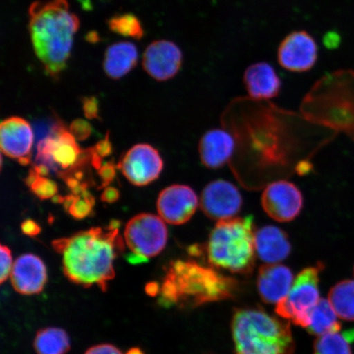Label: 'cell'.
I'll list each match as a JSON object with an SVG mask.
<instances>
[{
	"mask_svg": "<svg viewBox=\"0 0 354 354\" xmlns=\"http://www.w3.org/2000/svg\"><path fill=\"white\" fill-rule=\"evenodd\" d=\"M52 245L63 257L64 272L70 281L86 288L97 286L103 291L114 278V261L124 250L118 228L110 224L57 239Z\"/></svg>",
	"mask_w": 354,
	"mask_h": 354,
	"instance_id": "obj_1",
	"label": "cell"
},
{
	"mask_svg": "<svg viewBox=\"0 0 354 354\" xmlns=\"http://www.w3.org/2000/svg\"><path fill=\"white\" fill-rule=\"evenodd\" d=\"M35 54L48 77L59 80L68 66L80 20L66 0H37L28 10Z\"/></svg>",
	"mask_w": 354,
	"mask_h": 354,
	"instance_id": "obj_2",
	"label": "cell"
},
{
	"mask_svg": "<svg viewBox=\"0 0 354 354\" xmlns=\"http://www.w3.org/2000/svg\"><path fill=\"white\" fill-rule=\"evenodd\" d=\"M238 289L234 279L196 261L178 259L166 268L158 301L165 308H194L232 299Z\"/></svg>",
	"mask_w": 354,
	"mask_h": 354,
	"instance_id": "obj_3",
	"label": "cell"
},
{
	"mask_svg": "<svg viewBox=\"0 0 354 354\" xmlns=\"http://www.w3.org/2000/svg\"><path fill=\"white\" fill-rule=\"evenodd\" d=\"M301 109L311 120L336 128L354 140V71L326 74L305 96Z\"/></svg>",
	"mask_w": 354,
	"mask_h": 354,
	"instance_id": "obj_4",
	"label": "cell"
},
{
	"mask_svg": "<svg viewBox=\"0 0 354 354\" xmlns=\"http://www.w3.org/2000/svg\"><path fill=\"white\" fill-rule=\"evenodd\" d=\"M236 354H294L289 322L260 308H242L232 323Z\"/></svg>",
	"mask_w": 354,
	"mask_h": 354,
	"instance_id": "obj_5",
	"label": "cell"
},
{
	"mask_svg": "<svg viewBox=\"0 0 354 354\" xmlns=\"http://www.w3.org/2000/svg\"><path fill=\"white\" fill-rule=\"evenodd\" d=\"M255 232L252 216L218 221L206 243L207 261L232 273H250L255 263Z\"/></svg>",
	"mask_w": 354,
	"mask_h": 354,
	"instance_id": "obj_6",
	"label": "cell"
},
{
	"mask_svg": "<svg viewBox=\"0 0 354 354\" xmlns=\"http://www.w3.org/2000/svg\"><path fill=\"white\" fill-rule=\"evenodd\" d=\"M322 263L308 267L296 277L289 294L277 304L276 312L295 324L306 327L308 314L320 300V273Z\"/></svg>",
	"mask_w": 354,
	"mask_h": 354,
	"instance_id": "obj_7",
	"label": "cell"
},
{
	"mask_svg": "<svg viewBox=\"0 0 354 354\" xmlns=\"http://www.w3.org/2000/svg\"><path fill=\"white\" fill-rule=\"evenodd\" d=\"M76 140L63 122H56L50 134L38 144L37 163L47 166L62 178L76 168L82 158L84 150Z\"/></svg>",
	"mask_w": 354,
	"mask_h": 354,
	"instance_id": "obj_8",
	"label": "cell"
},
{
	"mask_svg": "<svg viewBox=\"0 0 354 354\" xmlns=\"http://www.w3.org/2000/svg\"><path fill=\"white\" fill-rule=\"evenodd\" d=\"M124 236L132 254L148 259L165 250L168 232L165 221L159 216L141 214L128 221Z\"/></svg>",
	"mask_w": 354,
	"mask_h": 354,
	"instance_id": "obj_9",
	"label": "cell"
},
{
	"mask_svg": "<svg viewBox=\"0 0 354 354\" xmlns=\"http://www.w3.org/2000/svg\"><path fill=\"white\" fill-rule=\"evenodd\" d=\"M262 206L270 218L278 223H289L297 218L303 209V194L290 181L277 180L264 189Z\"/></svg>",
	"mask_w": 354,
	"mask_h": 354,
	"instance_id": "obj_10",
	"label": "cell"
},
{
	"mask_svg": "<svg viewBox=\"0 0 354 354\" xmlns=\"http://www.w3.org/2000/svg\"><path fill=\"white\" fill-rule=\"evenodd\" d=\"M118 167L131 184L145 187L158 178L163 169V162L153 146L139 144L128 150Z\"/></svg>",
	"mask_w": 354,
	"mask_h": 354,
	"instance_id": "obj_11",
	"label": "cell"
},
{
	"mask_svg": "<svg viewBox=\"0 0 354 354\" xmlns=\"http://www.w3.org/2000/svg\"><path fill=\"white\" fill-rule=\"evenodd\" d=\"M242 205L241 192L227 180L212 181L201 194V210L211 220L221 221L236 218Z\"/></svg>",
	"mask_w": 354,
	"mask_h": 354,
	"instance_id": "obj_12",
	"label": "cell"
},
{
	"mask_svg": "<svg viewBox=\"0 0 354 354\" xmlns=\"http://www.w3.org/2000/svg\"><path fill=\"white\" fill-rule=\"evenodd\" d=\"M277 59L282 68L290 72H308L317 63V44L306 30H295L281 42Z\"/></svg>",
	"mask_w": 354,
	"mask_h": 354,
	"instance_id": "obj_13",
	"label": "cell"
},
{
	"mask_svg": "<svg viewBox=\"0 0 354 354\" xmlns=\"http://www.w3.org/2000/svg\"><path fill=\"white\" fill-rule=\"evenodd\" d=\"M198 198L188 185H174L159 194L157 202L158 214L171 225L188 223L197 210Z\"/></svg>",
	"mask_w": 354,
	"mask_h": 354,
	"instance_id": "obj_14",
	"label": "cell"
},
{
	"mask_svg": "<svg viewBox=\"0 0 354 354\" xmlns=\"http://www.w3.org/2000/svg\"><path fill=\"white\" fill-rule=\"evenodd\" d=\"M183 53L176 44L166 39L153 41L146 48L142 59L143 68L158 82L168 81L180 72Z\"/></svg>",
	"mask_w": 354,
	"mask_h": 354,
	"instance_id": "obj_15",
	"label": "cell"
},
{
	"mask_svg": "<svg viewBox=\"0 0 354 354\" xmlns=\"http://www.w3.org/2000/svg\"><path fill=\"white\" fill-rule=\"evenodd\" d=\"M11 283L17 293L33 295L41 293L48 281L46 265L38 256L28 254L17 258L10 275Z\"/></svg>",
	"mask_w": 354,
	"mask_h": 354,
	"instance_id": "obj_16",
	"label": "cell"
},
{
	"mask_svg": "<svg viewBox=\"0 0 354 354\" xmlns=\"http://www.w3.org/2000/svg\"><path fill=\"white\" fill-rule=\"evenodd\" d=\"M34 133L30 123L19 117L6 119L0 126V147L6 156L21 159L30 158Z\"/></svg>",
	"mask_w": 354,
	"mask_h": 354,
	"instance_id": "obj_17",
	"label": "cell"
},
{
	"mask_svg": "<svg viewBox=\"0 0 354 354\" xmlns=\"http://www.w3.org/2000/svg\"><path fill=\"white\" fill-rule=\"evenodd\" d=\"M250 98L258 101H267L276 98L281 91L282 82L272 64L266 62L252 64L243 75Z\"/></svg>",
	"mask_w": 354,
	"mask_h": 354,
	"instance_id": "obj_18",
	"label": "cell"
},
{
	"mask_svg": "<svg viewBox=\"0 0 354 354\" xmlns=\"http://www.w3.org/2000/svg\"><path fill=\"white\" fill-rule=\"evenodd\" d=\"M258 290L261 298L267 304H278L284 299L294 283L291 270L279 263L267 264L259 272Z\"/></svg>",
	"mask_w": 354,
	"mask_h": 354,
	"instance_id": "obj_19",
	"label": "cell"
},
{
	"mask_svg": "<svg viewBox=\"0 0 354 354\" xmlns=\"http://www.w3.org/2000/svg\"><path fill=\"white\" fill-rule=\"evenodd\" d=\"M236 148L231 133L223 129H212L203 136L198 145L203 165L209 169H218L230 161Z\"/></svg>",
	"mask_w": 354,
	"mask_h": 354,
	"instance_id": "obj_20",
	"label": "cell"
},
{
	"mask_svg": "<svg viewBox=\"0 0 354 354\" xmlns=\"http://www.w3.org/2000/svg\"><path fill=\"white\" fill-rule=\"evenodd\" d=\"M255 250L257 256L264 263H279L290 254L291 243L283 230L266 225L255 232Z\"/></svg>",
	"mask_w": 354,
	"mask_h": 354,
	"instance_id": "obj_21",
	"label": "cell"
},
{
	"mask_svg": "<svg viewBox=\"0 0 354 354\" xmlns=\"http://www.w3.org/2000/svg\"><path fill=\"white\" fill-rule=\"evenodd\" d=\"M138 57V50L133 43L122 41L111 44L104 55V73L111 79H121L136 68Z\"/></svg>",
	"mask_w": 354,
	"mask_h": 354,
	"instance_id": "obj_22",
	"label": "cell"
},
{
	"mask_svg": "<svg viewBox=\"0 0 354 354\" xmlns=\"http://www.w3.org/2000/svg\"><path fill=\"white\" fill-rule=\"evenodd\" d=\"M310 334L321 336L342 330L339 317L329 300L320 299L308 314L307 326Z\"/></svg>",
	"mask_w": 354,
	"mask_h": 354,
	"instance_id": "obj_23",
	"label": "cell"
},
{
	"mask_svg": "<svg viewBox=\"0 0 354 354\" xmlns=\"http://www.w3.org/2000/svg\"><path fill=\"white\" fill-rule=\"evenodd\" d=\"M70 347L68 335L57 327L39 330L34 340V348L37 354H66Z\"/></svg>",
	"mask_w": 354,
	"mask_h": 354,
	"instance_id": "obj_24",
	"label": "cell"
},
{
	"mask_svg": "<svg viewBox=\"0 0 354 354\" xmlns=\"http://www.w3.org/2000/svg\"><path fill=\"white\" fill-rule=\"evenodd\" d=\"M328 300L340 319L354 322V281L344 280L332 287Z\"/></svg>",
	"mask_w": 354,
	"mask_h": 354,
	"instance_id": "obj_25",
	"label": "cell"
},
{
	"mask_svg": "<svg viewBox=\"0 0 354 354\" xmlns=\"http://www.w3.org/2000/svg\"><path fill=\"white\" fill-rule=\"evenodd\" d=\"M340 331L318 336L314 344V354H353L354 329Z\"/></svg>",
	"mask_w": 354,
	"mask_h": 354,
	"instance_id": "obj_26",
	"label": "cell"
},
{
	"mask_svg": "<svg viewBox=\"0 0 354 354\" xmlns=\"http://www.w3.org/2000/svg\"><path fill=\"white\" fill-rule=\"evenodd\" d=\"M107 25L111 32L135 39H142L145 35L142 24L133 13H122L110 17Z\"/></svg>",
	"mask_w": 354,
	"mask_h": 354,
	"instance_id": "obj_27",
	"label": "cell"
},
{
	"mask_svg": "<svg viewBox=\"0 0 354 354\" xmlns=\"http://www.w3.org/2000/svg\"><path fill=\"white\" fill-rule=\"evenodd\" d=\"M95 203V198L87 189L78 196H66L63 205L73 218L82 220L91 215Z\"/></svg>",
	"mask_w": 354,
	"mask_h": 354,
	"instance_id": "obj_28",
	"label": "cell"
},
{
	"mask_svg": "<svg viewBox=\"0 0 354 354\" xmlns=\"http://www.w3.org/2000/svg\"><path fill=\"white\" fill-rule=\"evenodd\" d=\"M35 196L39 198L48 199L53 198L57 193V185L55 181L48 178L46 176L38 175L29 187Z\"/></svg>",
	"mask_w": 354,
	"mask_h": 354,
	"instance_id": "obj_29",
	"label": "cell"
},
{
	"mask_svg": "<svg viewBox=\"0 0 354 354\" xmlns=\"http://www.w3.org/2000/svg\"><path fill=\"white\" fill-rule=\"evenodd\" d=\"M69 131L72 133L74 138L78 141L86 140L91 136L92 127L90 123L83 119L78 118L71 124Z\"/></svg>",
	"mask_w": 354,
	"mask_h": 354,
	"instance_id": "obj_30",
	"label": "cell"
},
{
	"mask_svg": "<svg viewBox=\"0 0 354 354\" xmlns=\"http://www.w3.org/2000/svg\"><path fill=\"white\" fill-rule=\"evenodd\" d=\"M1 252V274H0V281L6 282L8 277L11 275L12 270V253L10 248L1 245L0 248Z\"/></svg>",
	"mask_w": 354,
	"mask_h": 354,
	"instance_id": "obj_31",
	"label": "cell"
},
{
	"mask_svg": "<svg viewBox=\"0 0 354 354\" xmlns=\"http://www.w3.org/2000/svg\"><path fill=\"white\" fill-rule=\"evenodd\" d=\"M98 174L101 180V185L99 189H105L113 183L115 177H116V166L112 161L107 162L102 165L100 169L98 170Z\"/></svg>",
	"mask_w": 354,
	"mask_h": 354,
	"instance_id": "obj_32",
	"label": "cell"
},
{
	"mask_svg": "<svg viewBox=\"0 0 354 354\" xmlns=\"http://www.w3.org/2000/svg\"><path fill=\"white\" fill-rule=\"evenodd\" d=\"M84 114L88 119L100 118L99 100L95 96L84 97L82 99Z\"/></svg>",
	"mask_w": 354,
	"mask_h": 354,
	"instance_id": "obj_33",
	"label": "cell"
},
{
	"mask_svg": "<svg viewBox=\"0 0 354 354\" xmlns=\"http://www.w3.org/2000/svg\"><path fill=\"white\" fill-rule=\"evenodd\" d=\"M92 152L97 156L100 157L102 160L103 158L109 156L113 153V145L109 138V132L107 133L104 140L99 141L95 146L91 148Z\"/></svg>",
	"mask_w": 354,
	"mask_h": 354,
	"instance_id": "obj_34",
	"label": "cell"
},
{
	"mask_svg": "<svg viewBox=\"0 0 354 354\" xmlns=\"http://www.w3.org/2000/svg\"><path fill=\"white\" fill-rule=\"evenodd\" d=\"M22 233L30 237L37 236L41 232V227L32 219H26L21 225Z\"/></svg>",
	"mask_w": 354,
	"mask_h": 354,
	"instance_id": "obj_35",
	"label": "cell"
},
{
	"mask_svg": "<svg viewBox=\"0 0 354 354\" xmlns=\"http://www.w3.org/2000/svg\"><path fill=\"white\" fill-rule=\"evenodd\" d=\"M85 354H123L120 349L112 344H103L88 348Z\"/></svg>",
	"mask_w": 354,
	"mask_h": 354,
	"instance_id": "obj_36",
	"label": "cell"
},
{
	"mask_svg": "<svg viewBox=\"0 0 354 354\" xmlns=\"http://www.w3.org/2000/svg\"><path fill=\"white\" fill-rule=\"evenodd\" d=\"M120 198V192L115 187H106L101 194V201L107 203H116Z\"/></svg>",
	"mask_w": 354,
	"mask_h": 354,
	"instance_id": "obj_37",
	"label": "cell"
},
{
	"mask_svg": "<svg viewBox=\"0 0 354 354\" xmlns=\"http://www.w3.org/2000/svg\"><path fill=\"white\" fill-rule=\"evenodd\" d=\"M127 260H128V262H129L132 264L142 263L145 262H147V261H148V259L142 258V257L136 255L135 254H131L128 255Z\"/></svg>",
	"mask_w": 354,
	"mask_h": 354,
	"instance_id": "obj_38",
	"label": "cell"
},
{
	"mask_svg": "<svg viewBox=\"0 0 354 354\" xmlns=\"http://www.w3.org/2000/svg\"><path fill=\"white\" fill-rule=\"evenodd\" d=\"M86 39L87 41L95 44L99 42L100 37L99 34L95 32H88L86 35Z\"/></svg>",
	"mask_w": 354,
	"mask_h": 354,
	"instance_id": "obj_39",
	"label": "cell"
},
{
	"mask_svg": "<svg viewBox=\"0 0 354 354\" xmlns=\"http://www.w3.org/2000/svg\"><path fill=\"white\" fill-rule=\"evenodd\" d=\"M126 354H144V353L140 348H131Z\"/></svg>",
	"mask_w": 354,
	"mask_h": 354,
	"instance_id": "obj_40",
	"label": "cell"
},
{
	"mask_svg": "<svg viewBox=\"0 0 354 354\" xmlns=\"http://www.w3.org/2000/svg\"><path fill=\"white\" fill-rule=\"evenodd\" d=\"M353 272H354V270H353Z\"/></svg>",
	"mask_w": 354,
	"mask_h": 354,
	"instance_id": "obj_41",
	"label": "cell"
}]
</instances>
